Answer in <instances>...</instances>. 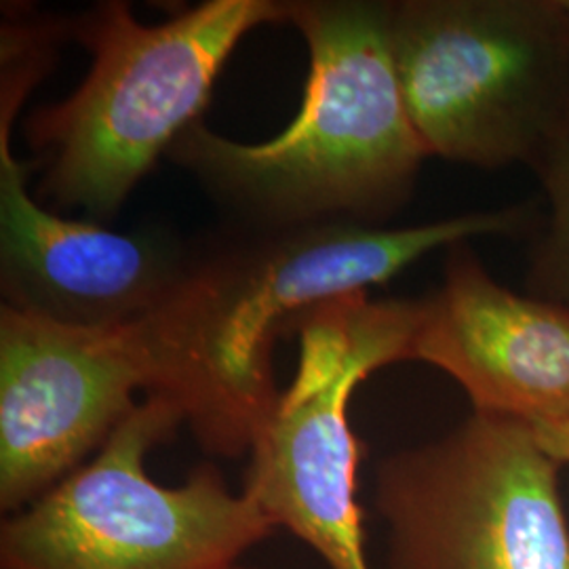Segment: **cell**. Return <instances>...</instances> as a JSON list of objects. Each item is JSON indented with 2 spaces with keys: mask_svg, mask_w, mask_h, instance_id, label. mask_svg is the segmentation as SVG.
I'll return each instance as SVG.
<instances>
[{
  "mask_svg": "<svg viewBox=\"0 0 569 569\" xmlns=\"http://www.w3.org/2000/svg\"><path fill=\"white\" fill-rule=\"evenodd\" d=\"M536 201L428 224L321 222L194 264L176 298L178 363L169 399L207 451L241 456L279 399L277 338L315 306L388 283L435 249L477 237H521L540 224Z\"/></svg>",
  "mask_w": 569,
  "mask_h": 569,
  "instance_id": "1",
  "label": "cell"
},
{
  "mask_svg": "<svg viewBox=\"0 0 569 569\" xmlns=\"http://www.w3.org/2000/svg\"><path fill=\"white\" fill-rule=\"evenodd\" d=\"M310 70L296 119L241 143L188 127L169 148L230 201L284 224L376 222L406 203L428 157L407 114L390 44V2L291 0Z\"/></svg>",
  "mask_w": 569,
  "mask_h": 569,
  "instance_id": "2",
  "label": "cell"
},
{
  "mask_svg": "<svg viewBox=\"0 0 569 569\" xmlns=\"http://www.w3.org/2000/svg\"><path fill=\"white\" fill-rule=\"evenodd\" d=\"M287 21V2L207 0L146 26L124 2H102L74 23L93 63L66 100L26 122L47 167L42 192L89 220L117 216L136 183L211 100L226 61L253 28Z\"/></svg>",
  "mask_w": 569,
  "mask_h": 569,
  "instance_id": "3",
  "label": "cell"
},
{
  "mask_svg": "<svg viewBox=\"0 0 569 569\" xmlns=\"http://www.w3.org/2000/svg\"><path fill=\"white\" fill-rule=\"evenodd\" d=\"M390 44L428 157L536 171L569 143L566 0L390 2Z\"/></svg>",
  "mask_w": 569,
  "mask_h": 569,
  "instance_id": "4",
  "label": "cell"
},
{
  "mask_svg": "<svg viewBox=\"0 0 569 569\" xmlns=\"http://www.w3.org/2000/svg\"><path fill=\"white\" fill-rule=\"evenodd\" d=\"M186 425L167 397H146L93 460L72 470L0 528L2 569H224L274 526L216 468L180 488L146 470L150 449Z\"/></svg>",
  "mask_w": 569,
  "mask_h": 569,
  "instance_id": "5",
  "label": "cell"
},
{
  "mask_svg": "<svg viewBox=\"0 0 569 569\" xmlns=\"http://www.w3.org/2000/svg\"><path fill=\"white\" fill-rule=\"evenodd\" d=\"M422 300L352 293L305 312L298 369L249 449L243 491L268 521L317 550L329 569H369L357 502L361 443L352 392L382 367L411 361Z\"/></svg>",
  "mask_w": 569,
  "mask_h": 569,
  "instance_id": "6",
  "label": "cell"
},
{
  "mask_svg": "<svg viewBox=\"0 0 569 569\" xmlns=\"http://www.w3.org/2000/svg\"><path fill=\"white\" fill-rule=\"evenodd\" d=\"M561 462L533 425L472 411L376 470L390 569H569Z\"/></svg>",
  "mask_w": 569,
  "mask_h": 569,
  "instance_id": "7",
  "label": "cell"
},
{
  "mask_svg": "<svg viewBox=\"0 0 569 569\" xmlns=\"http://www.w3.org/2000/svg\"><path fill=\"white\" fill-rule=\"evenodd\" d=\"M173 298L114 327L66 326L2 305V510L26 509L82 467L138 407L133 397L140 390L169 397L176 373Z\"/></svg>",
  "mask_w": 569,
  "mask_h": 569,
  "instance_id": "8",
  "label": "cell"
},
{
  "mask_svg": "<svg viewBox=\"0 0 569 569\" xmlns=\"http://www.w3.org/2000/svg\"><path fill=\"white\" fill-rule=\"evenodd\" d=\"M18 106L0 103V260L4 305L77 327L138 321L167 305L190 277L176 247L68 220L28 192L11 148Z\"/></svg>",
  "mask_w": 569,
  "mask_h": 569,
  "instance_id": "9",
  "label": "cell"
},
{
  "mask_svg": "<svg viewBox=\"0 0 569 569\" xmlns=\"http://www.w3.org/2000/svg\"><path fill=\"white\" fill-rule=\"evenodd\" d=\"M467 243L422 298L411 361L451 376L472 411L569 427V306L510 291Z\"/></svg>",
  "mask_w": 569,
  "mask_h": 569,
  "instance_id": "10",
  "label": "cell"
},
{
  "mask_svg": "<svg viewBox=\"0 0 569 569\" xmlns=\"http://www.w3.org/2000/svg\"><path fill=\"white\" fill-rule=\"evenodd\" d=\"M549 201V224L531 249L529 296L569 306V143L536 171Z\"/></svg>",
  "mask_w": 569,
  "mask_h": 569,
  "instance_id": "11",
  "label": "cell"
},
{
  "mask_svg": "<svg viewBox=\"0 0 569 569\" xmlns=\"http://www.w3.org/2000/svg\"><path fill=\"white\" fill-rule=\"evenodd\" d=\"M536 437L542 448L563 467L569 465V427L568 425H533Z\"/></svg>",
  "mask_w": 569,
  "mask_h": 569,
  "instance_id": "12",
  "label": "cell"
},
{
  "mask_svg": "<svg viewBox=\"0 0 569 569\" xmlns=\"http://www.w3.org/2000/svg\"><path fill=\"white\" fill-rule=\"evenodd\" d=\"M224 569H249V568H243V566H239V563H234V566H228V568H224Z\"/></svg>",
  "mask_w": 569,
  "mask_h": 569,
  "instance_id": "13",
  "label": "cell"
},
{
  "mask_svg": "<svg viewBox=\"0 0 569 569\" xmlns=\"http://www.w3.org/2000/svg\"><path fill=\"white\" fill-rule=\"evenodd\" d=\"M566 7H568V11H569V0H566Z\"/></svg>",
  "mask_w": 569,
  "mask_h": 569,
  "instance_id": "14",
  "label": "cell"
}]
</instances>
